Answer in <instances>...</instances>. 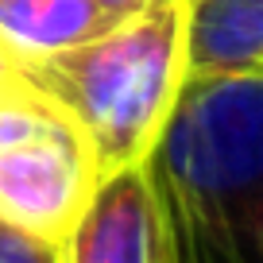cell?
<instances>
[{
    "label": "cell",
    "instance_id": "obj_1",
    "mask_svg": "<svg viewBox=\"0 0 263 263\" xmlns=\"http://www.w3.org/2000/svg\"><path fill=\"white\" fill-rule=\"evenodd\" d=\"M16 74L82 128L101 178L143 166L186 82L182 0L132 12L89 43L20 62Z\"/></svg>",
    "mask_w": 263,
    "mask_h": 263
},
{
    "label": "cell",
    "instance_id": "obj_2",
    "mask_svg": "<svg viewBox=\"0 0 263 263\" xmlns=\"http://www.w3.org/2000/svg\"><path fill=\"white\" fill-rule=\"evenodd\" d=\"M97 182L82 128L20 74L0 78V224L62 248Z\"/></svg>",
    "mask_w": 263,
    "mask_h": 263
},
{
    "label": "cell",
    "instance_id": "obj_3",
    "mask_svg": "<svg viewBox=\"0 0 263 263\" xmlns=\"http://www.w3.org/2000/svg\"><path fill=\"white\" fill-rule=\"evenodd\" d=\"M58 263H171V236L143 166L97 182L58 248Z\"/></svg>",
    "mask_w": 263,
    "mask_h": 263
},
{
    "label": "cell",
    "instance_id": "obj_4",
    "mask_svg": "<svg viewBox=\"0 0 263 263\" xmlns=\"http://www.w3.org/2000/svg\"><path fill=\"white\" fill-rule=\"evenodd\" d=\"M186 74H259L263 0H182Z\"/></svg>",
    "mask_w": 263,
    "mask_h": 263
},
{
    "label": "cell",
    "instance_id": "obj_5",
    "mask_svg": "<svg viewBox=\"0 0 263 263\" xmlns=\"http://www.w3.org/2000/svg\"><path fill=\"white\" fill-rule=\"evenodd\" d=\"M120 12L101 0H0V50L12 66L112 31Z\"/></svg>",
    "mask_w": 263,
    "mask_h": 263
},
{
    "label": "cell",
    "instance_id": "obj_6",
    "mask_svg": "<svg viewBox=\"0 0 263 263\" xmlns=\"http://www.w3.org/2000/svg\"><path fill=\"white\" fill-rule=\"evenodd\" d=\"M0 263H58V244L35 240L12 224H0Z\"/></svg>",
    "mask_w": 263,
    "mask_h": 263
},
{
    "label": "cell",
    "instance_id": "obj_7",
    "mask_svg": "<svg viewBox=\"0 0 263 263\" xmlns=\"http://www.w3.org/2000/svg\"><path fill=\"white\" fill-rule=\"evenodd\" d=\"M8 74H16V66H12V62H8V54L0 50V78H8Z\"/></svg>",
    "mask_w": 263,
    "mask_h": 263
}]
</instances>
